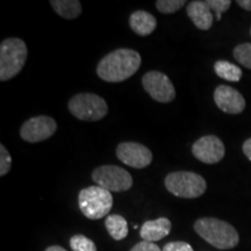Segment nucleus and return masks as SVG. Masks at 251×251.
Masks as SVG:
<instances>
[{
    "instance_id": "nucleus-1",
    "label": "nucleus",
    "mask_w": 251,
    "mask_h": 251,
    "mask_svg": "<svg viewBox=\"0 0 251 251\" xmlns=\"http://www.w3.org/2000/svg\"><path fill=\"white\" fill-rule=\"evenodd\" d=\"M142 63L141 55L133 49L121 48L102 57L97 67V74L108 83H120L139 70Z\"/></svg>"
},
{
    "instance_id": "nucleus-2",
    "label": "nucleus",
    "mask_w": 251,
    "mask_h": 251,
    "mask_svg": "<svg viewBox=\"0 0 251 251\" xmlns=\"http://www.w3.org/2000/svg\"><path fill=\"white\" fill-rule=\"evenodd\" d=\"M194 230L216 249H233L240 242L237 230L224 220L215 218H201L194 222Z\"/></svg>"
},
{
    "instance_id": "nucleus-3",
    "label": "nucleus",
    "mask_w": 251,
    "mask_h": 251,
    "mask_svg": "<svg viewBox=\"0 0 251 251\" xmlns=\"http://www.w3.org/2000/svg\"><path fill=\"white\" fill-rule=\"evenodd\" d=\"M27 46L23 40L12 37L0 45V80L12 79L23 70L27 59Z\"/></svg>"
},
{
    "instance_id": "nucleus-4",
    "label": "nucleus",
    "mask_w": 251,
    "mask_h": 251,
    "mask_svg": "<svg viewBox=\"0 0 251 251\" xmlns=\"http://www.w3.org/2000/svg\"><path fill=\"white\" fill-rule=\"evenodd\" d=\"M78 205L87 219H102L108 216L113 207L112 193L98 185L83 188L78 194Z\"/></svg>"
},
{
    "instance_id": "nucleus-5",
    "label": "nucleus",
    "mask_w": 251,
    "mask_h": 251,
    "mask_svg": "<svg viewBox=\"0 0 251 251\" xmlns=\"http://www.w3.org/2000/svg\"><path fill=\"white\" fill-rule=\"evenodd\" d=\"M164 184L171 194L184 199L201 197L207 188L206 180L201 176L190 171L171 172L165 177Z\"/></svg>"
},
{
    "instance_id": "nucleus-6",
    "label": "nucleus",
    "mask_w": 251,
    "mask_h": 251,
    "mask_svg": "<svg viewBox=\"0 0 251 251\" xmlns=\"http://www.w3.org/2000/svg\"><path fill=\"white\" fill-rule=\"evenodd\" d=\"M69 111L81 121H98L107 115L105 99L94 93H78L69 100Z\"/></svg>"
},
{
    "instance_id": "nucleus-7",
    "label": "nucleus",
    "mask_w": 251,
    "mask_h": 251,
    "mask_svg": "<svg viewBox=\"0 0 251 251\" xmlns=\"http://www.w3.org/2000/svg\"><path fill=\"white\" fill-rule=\"evenodd\" d=\"M92 179L109 192H124L133 186V177L129 172L117 165H102L94 169Z\"/></svg>"
},
{
    "instance_id": "nucleus-8",
    "label": "nucleus",
    "mask_w": 251,
    "mask_h": 251,
    "mask_svg": "<svg viewBox=\"0 0 251 251\" xmlns=\"http://www.w3.org/2000/svg\"><path fill=\"white\" fill-rule=\"evenodd\" d=\"M147 93L158 102H170L176 98V90L170 78L161 71H149L142 78Z\"/></svg>"
},
{
    "instance_id": "nucleus-9",
    "label": "nucleus",
    "mask_w": 251,
    "mask_h": 251,
    "mask_svg": "<svg viewBox=\"0 0 251 251\" xmlns=\"http://www.w3.org/2000/svg\"><path fill=\"white\" fill-rule=\"evenodd\" d=\"M57 129V124L47 115L31 118L23 125L20 129L21 139L29 143H36L51 137Z\"/></svg>"
},
{
    "instance_id": "nucleus-10",
    "label": "nucleus",
    "mask_w": 251,
    "mask_h": 251,
    "mask_svg": "<svg viewBox=\"0 0 251 251\" xmlns=\"http://www.w3.org/2000/svg\"><path fill=\"white\" fill-rule=\"evenodd\" d=\"M192 153L200 162L206 164H215L225 157V144L218 136L206 135L193 143Z\"/></svg>"
},
{
    "instance_id": "nucleus-11",
    "label": "nucleus",
    "mask_w": 251,
    "mask_h": 251,
    "mask_svg": "<svg viewBox=\"0 0 251 251\" xmlns=\"http://www.w3.org/2000/svg\"><path fill=\"white\" fill-rule=\"evenodd\" d=\"M117 156L122 163L134 169H144L152 162L151 150L137 142L120 143L117 148Z\"/></svg>"
},
{
    "instance_id": "nucleus-12",
    "label": "nucleus",
    "mask_w": 251,
    "mask_h": 251,
    "mask_svg": "<svg viewBox=\"0 0 251 251\" xmlns=\"http://www.w3.org/2000/svg\"><path fill=\"white\" fill-rule=\"evenodd\" d=\"M215 105L228 114H240L246 108V99L236 89L220 85L214 91Z\"/></svg>"
},
{
    "instance_id": "nucleus-13",
    "label": "nucleus",
    "mask_w": 251,
    "mask_h": 251,
    "mask_svg": "<svg viewBox=\"0 0 251 251\" xmlns=\"http://www.w3.org/2000/svg\"><path fill=\"white\" fill-rule=\"evenodd\" d=\"M187 15L199 29L208 30L213 26V13L207 1H191L187 5Z\"/></svg>"
},
{
    "instance_id": "nucleus-14",
    "label": "nucleus",
    "mask_w": 251,
    "mask_h": 251,
    "mask_svg": "<svg viewBox=\"0 0 251 251\" xmlns=\"http://www.w3.org/2000/svg\"><path fill=\"white\" fill-rule=\"evenodd\" d=\"M172 228L171 221L168 218H159L144 222L140 230L141 237L147 242H156L170 234Z\"/></svg>"
},
{
    "instance_id": "nucleus-15",
    "label": "nucleus",
    "mask_w": 251,
    "mask_h": 251,
    "mask_svg": "<svg viewBox=\"0 0 251 251\" xmlns=\"http://www.w3.org/2000/svg\"><path fill=\"white\" fill-rule=\"evenodd\" d=\"M129 26L140 36H148L157 27V20L146 11H136L129 17Z\"/></svg>"
},
{
    "instance_id": "nucleus-16",
    "label": "nucleus",
    "mask_w": 251,
    "mask_h": 251,
    "mask_svg": "<svg viewBox=\"0 0 251 251\" xmlns=\"http://www.w3.org/2000/svg\"><path fill=\"white\" fill-rule=\"evenodd\" d=\"M50 5L59 17L72 20L81 13V5L78 0H51Z\"/></svg>"
},
{
    "instance_id": "nucleus-17",
    "label": "nucleus",
    "mask_w": 251,
    "mask_h": 251,
    "mask_svg": "<svg viewBox=\"0 0 251 251\" xmlns=\"http://www.w3.org/2000/svg\"><path fill=\"white\" fill-rule=\"evenodd\" d=\"M105 226L108 234L115 241H121L128 235V224L124 216L113 214L108 215L105 220Z\"/></svg>"
},
{
    "instance_id": "nucleus-18",
    "label": "nucleus",
    "mask_w": 251,
    "mask_h": 251,
    "mask_svg": "<svg viewBox=\"0 0 251 251\" xmlns=\"http://www.w3.org/2000/svg\"><path fill=\"white\" fill-rule=\"evenodd\" d=\"M214 71L220 78L228 81H240L242 70L228 61H218L214 64Z\"/></svg>"
},
{
    "instance_id": "nucleus-19",
    "label": "nucleus",
    "mask_w": 251,
    "mask_h": 251,
    "mask_svg": "<svg viewBox=\"0 0 251 251\" xmlns=\"http://www.w3.org/2000/svg\"><path fill=\"white\" fill-rule=\"evenodd\" d=\"M70 247L72 251H97L96 243L80 234L74 235L70 238Z\"/></svg>"
},
{
    "instance_id": "nucleus-20",
    "label": "nucleus",
    "mask_w": 251,
    "mask_h": 251,
    "mask_svg": "<svg viewBox=\"0 0 251 251\" xmlns=\"http://www.w3.org/2000/svg\"><path fill=\"white\" fill-rule=\"evenodd\" d=\"M233 54L240 64L251 70V43H241L235 47Z\"/></svg>"
},
{
    "instance_id": "nucleus-21",
    "label": "nucleus",
    "mask_w": 251,
    "mask_h": 251,
    "mask_svg": "<svg viewBox=\"0 0 251 251\" xmlns=\"http://www.w3.org/2000/svg\"><path fill=\"white\" fill-rule=\"evenodd\" d=\"M185 4V0H158L156 1V8L163 14H172L179 11Z\"/></svg>"
},
{
    "instance_id": "nucleus-22",
    "label": "nucleus",
    "mask_w": 251,
    "mask_h": 251,
    "mask_svg": "<svg viewBox=\"0 0 251 251\" xmlns=\"http://www.w3.org/2000/svg\"><path fill=\"white\" fill-rule=\"evenodd\" d=\"M12 168V157L4 144L0 146V176L4 177L7 175Z\"/></svg>"
},
{
    "instance_id": "nucleus-23",
    "label": "nucleus",
    "mask_w": 251,
    "mask_h": 251,
    "mask_svg": "<svg viewBox=\"0 0 251 251\" xmlns=\"http://www.w3.org/2000/svg\"><path fill=\"white\" fill-rule=\"evenodd\" d=\"M207 4H208L211 9H213V11L215 12L216 20L220 21L221 20L222 13L226 11H228L229 7H230L231 1L230 0H208Z\"/></svg>"
},
{
    "instance_id": "nucleus-24",
    "label": "nucleus",
    "mask_w": 251,
    "mask_h": 251,
    "mask_svg": "<svg viewBox=\"0 0 251 251\" xmlns=\"http://www.w3.org/2000/svg\"><path fill=\"white\" fill-rule=\"evenodd\" d=\"M162 251H194L193 248L183 241H176V242H169L163 247Z\"/></svg>"
},
{
    "instance_id": "nucleus-25",
    "label": "nucleus",
    "mask_w": 251,
    "mask_h": 251,
    "mask_svg": "<svg viewBox=\"0 0 251 251\" xmlns=\"http://www.w3.org/2000/svg\"><path fill=\"white\" fill-rule=\"evenodd\" d=\"M129 251H162V249L158 246H156L155 243L142 241V242L135 244Z\"/></svg>"
},
{
    "instance_id": "nucleus-26",
    "label": "nucleus",
    "mask_w": 251,
    "mask_h": 251,
    "mask_svg": "<svg viewBox=\"0 0 251 251\" xmlns=\"http://www.w3.org/2000/svg\"><path fill=\"white\" fill-rule=\"evenodd\" d=\"M242 149H243L244 155L248 157V159H250V161H251V137H250V139H248L246 142L243 143Z\"/></svg>"
},
{
    "instance_id": "nucleus-27",
    "label": "nucleus",
    "mask_w": 251,
    "mask_h": 251,
    "mask_svg": "<svg viewBox=\"0 0 251 251\" xmlns=\"http://www.w3.org/2000/svg\"><path fill=\"white\" fill-rule=\"evenodd\" d=\"M237 5L246 11L251 12V0H237Z\"/></svg>"
},
{
    "instance_id": "nucleus-28",
    "label": "nucleus",
    "mask_w": 251,
    "mask_h": 251,
    "mask_svg": "<svg viewBox=\"0 0 251 251\" xmlns=\"http://www.w3.org/2000/svg\"><path fill=\"white\" fill-rule=\"evenodd\" d=\"M45 251H68L67 249H64V248L59 247V246H51V247H48Z\"/></svg>"
},
{
    "instance_id": "nucleus-29",
    "label": "nucleus",
    "mask_w": 251,
    "mask_h": 251,
    "mask_svg": "<svg viewBox=\"0 0 251 251\" xmlns=\"http://www.w3.org/2000/svg\"><path fill=\"white\" fill-rule=\"evenodd\" d=\"M250 34H251V29H250Z\"/></svg>"
}]
</instances>
